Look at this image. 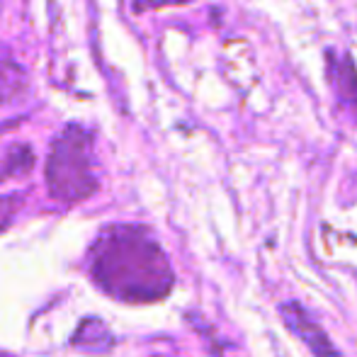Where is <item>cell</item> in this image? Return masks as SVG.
I'll use <instances>...</instances> for the list:
<instances>
[{
	"label": "cell",
	"instance_id": "cell-1",
	"mask_svg": "<svg viewBox=\"0 0 357 357\" xmlns=\"http://www.w3.org/2000/svg\"><path fill=\"white\" fill-rule=\"evenodd\" d=\"M95 280L119 299H158L173 275L158 243L137 226H112L93 248Z\"/></svg>",
	"mask_w": 357,
	"mask_h": 357
},
{
	"label": "cell",
	"instance_id": "cell-2",
	"mask_svg": "<svg viewBox=\"0 0 357 357\" xmlns=\"http://www.w3.org/2000/svg\"><path fill=\"white\" fill-rule=\"evenodd\" d=\"M93 146L85 129L68 127L54 142L47 163L49 190L56 199L75 202L95 192L98 180L93 173Z\"/></svg>",
	"mask_w": 357,
	"mask_h": 357
},
{
	"label": "cell",
	"instance_id": "cell-3",
	"mask_svg": "<svg viewBox=\"0 0 357 357\" xmlns=\"http://www.w3.org/2000/svg\"><path fill=\"white\" fill-rule=\"evenodd\" d=\"M328 80L338 93V98L357 109V68L353 59H335V54L328 52Z\"/></svg>",
	"mask_w": 357,
	"mask_h": 357
},
{
	"label": "cell",
	"instance_id": "cell-4",
	"mask_svg": "<svg viewBox=\"0 0 357 357\" xmlns=\"http://www.w3.org/2000/svg\"><path fill=\"white\" fill-rule=\"evenodd\" d=\"M284 314H287V321H289L291 328L299 333V338H304L306 343H309V348L314 350L319 357H333L335 350L333 345L328 343V338H326V333L321 328H316L314 324H311L309 319H306L304 311L294 309V306H284Z\"/></svg>",
	"mask_w": 357,
	"mask_h": 357
},
{
	"label": "cell",
	"instance_id": "cell-5",
	"mask_svg": "<svg viewBox=\"0 0 357 357\" xmlns=\"http://www.w3.org/2000/svg\"><path fill=\"white\" fill-rule=\"evenodd\" d=\"M20 88H22L20 68L10 66V63H0V102H8L10 98H15Z\"/></svg>",
	"mask_w": 357,
	"mask_h": 357
}]
</instances>
